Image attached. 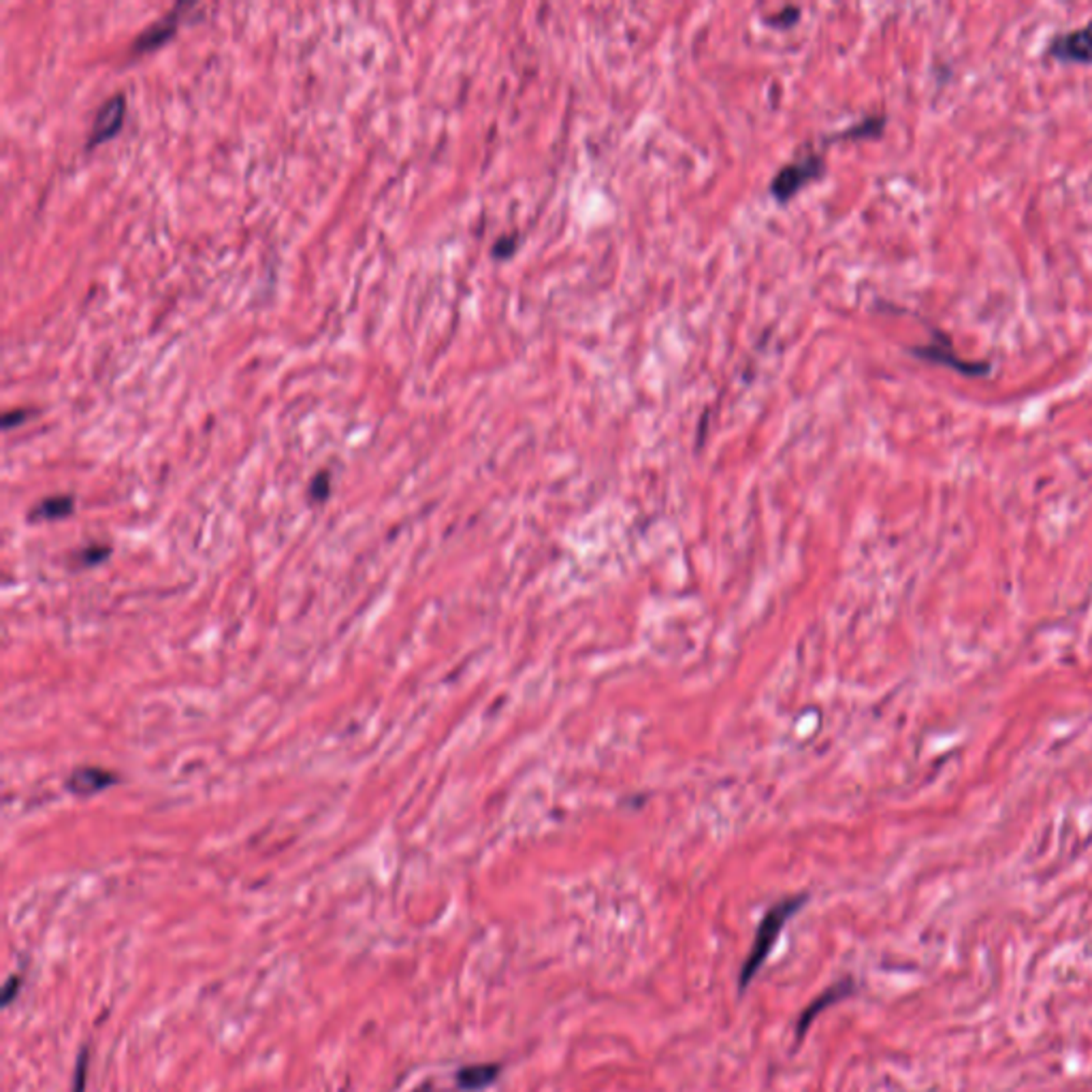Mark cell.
Masks as SVG:
<instances>
[{"label": "cell", "mask_w": 1092, "mask_h": 1092, "mask_svg": "<svg viewBox=\"0 0 1092 1092\" xmlns=\"http://www.w3.org/2000/svg\"><path fill=\"white\" fill-rule=\"evenodd\" d=\"M807 902V894H801V896H792V899H786L777 902V905H773L771 909L766 911V915L762 917V922H759L758 930H756V941H753V947L747 956V960H745V965L741 967V973H738V990L741 994L747 990V986L753 982V977L758 975L759 967L764 965L768 956H771L774 943H777L783 929H786V924L789 917H792L796 911H801V907Z\"/></svg>", "instance_id": "cell-1"}, {"label": "cell", "mask_w": 1092, "mask_h": 1092, "mask_svg": "<svg viewBox=\"0 0 1092 1092\" xmlns=\"http://www.w3.org/2000/svg\"><path fill=\"white\" fill-rule=\"evenodd\" d=\"M911 352L920 359L926 361V363H935V365H945V367H952L956 372L960 374H967V376H986L992 369V365L988 361H969V359H962L958 352L954 350V344L950 337L945 333H941V331H932V342L926 344V346H915V348H911Z\"/></svg>", "instance_id": "cell-2"}, {"label": "cell", "mask_w": 1092, "mask_h": 1092, "mask_svg": "<svg viewBox=\"0 0 1092 1092\" xmlns=\"http://www.w3.org/2000/svg\"><path fill=\"white\" fill-rule=\"evenodd\" d=\"M1048 56L1065 64H1092V20L1054 36L1048 43Z\"/></svg>", "instance_id": "cell-3"}, {"label": "cell", "mask_w": 1092, "mask_h": 1092, "mask_svg": "<svg viewBox=\"0 0 1092 1092\" xmlns=\"http://www.w3.org/2000/svg\"><path fill=\"white\" fill-rule=\"evenodd\" d=\"M824 169V161L815 154H809L804 161H798L787 164V167H783L777 176H774L773 184H771V191L774 197H779L781 201H786L792 197V194L801 188L804 182H809L815 176H819Z\"/></svg>", "instance_id": "cell-4"}, {"label": "cell", "mask_w": 1092, "mask_h": 1092, "mask_svg": "<svg viewBox=\"0 0 1092 1092\" xmlns=\"http://www.w3.org/2000/svg\"><path fill=\"white\" fill-rule=\"evenodd\" d=\"M124 109H126V103H124L122 94L111 96V99L103 105V107L99 109V114H96V118H94L92 133H90V146H96V143L107 141L111 135L118 131L120 124H122Z\"/></svg>", "instance_id": "cell-5"}, {"label": "cell", "mask_w": 1092, "mask_h": 1092, "mask_svg": "<svg viewBox=\"0 0 1092 1092\" xmlns=\"http://www.w3.org/2000/svg\"><path fill=\"white\" fill-rule=\"evenodd\" d=\"M851 992H854V986H851V982H841V984L830 986V988H826L822 994H819V997L815 1000H813V1003L807 1009H804L801 1018H798L796 1037L802 1039L804 1033H807V1028L811 1027V1022L815 1020L817 1015L822 1014L826 1007H830L832 1003H837V1000L849 997Z\"/></svg>", "instance_id": "cell-6"}, {"label": "cell", "mask_w": 1092, "mask_h": 1092, "mask_svg": "<svg viewBox=\"0 0 1092 1092\" xmlns=\"http://www.w3.org/2000/svg\"><path fill=\"white\" fill-rule=\"evenodd\" d=\"M114 783H116L114 773H107V771H103V768H96V766H84V768H78V771L71 774L66 787H69L75 796H92L96 792H101V789H105V787L114 786Z\"/></svg>", "instance_id": "cell-7"}, {"label": "cell", "mask_w": 1092, "mask_h": 1092, "mask_svg": "<svg viewBox=\"0 0 1092 1092\" xmlns=\"http://www.w3.org/2000/svg\"><path fill=\"white\" fill-rule=\"evenodd\" d=\"M177 11H182V5H179L176 11H169L167 15H164L163 20H158L156 24H152V26H149V28L143 30L141 36H139V41L135 43V50L143 51V50L156 48V45H161V43L167 41L169 36H171L173 30H176V24H177Z\"/></svg>", "instance_id": "cell-8"}, {"label": "cell", "mask_w": 1092, "mask_h": 1092, "mask_svg": "<svg viewBox=\"0 0 1092 1092\" xmlns=\"http://www.w3.org/2000/svg\"><path fill=\"white\" fill-rule=\"evenodd\" d=\"M500 1075V1065L487 1063V1065H472L463 1067L457 1073V1084L463 1090H483L489 1084H493Z\"/></svg>", "instance_id": "cell-9"}, {"label": "cell", "mask_w": 1092, "mask_h": 1092, "mask_svg": "<svg viewBox=\"0 0 1092 1092\" xmlns=\"http://www.w3.org/2000/svg\"><path fill=\"white\" fill-rule=\"evenodd\" d=\"M73 512V497L58 495L48 497L39 503V508L33 512L35 518H45V521H54V518H63Z\"/></svg>", "instance_id": "cell-10"}, {"label": "cell", "mask_w": 1092, "mask_h": 1092, "mask_svg": "<svg viewBox=\"0 0 1092 1092\" xmlns=\"http://www.w3.org/2000/svg\"><path fill=\"white\" fill-rule=\"evenodd\" d=\"M310 491H312V500H316V502L325 500V497L329 495V474H325V472L319 474V476L312 480Z\"/></svg>", "instance_id": "cell-11"}, {"label": "cell", "mask_w": 1092, "mask_h": 1092, "mask_svg": "<svg viewBox=\"0 0 1092 1092\" xmlns=\"http://www.w3.org/2000/svg\"><path fill=\"white\" fill-rule=\"evenodd\" d=\"M20 986H21V973H20V975H13V977L9 979V982H7V986H5V997H3V1005H5V1007L9 1005V1003H11V999L15 997V994L20 992Z\"/></svg>", "instance_id": "cell-12"}, {"label": "cell", "mask_w": 1092, "mask_h": 1092, "mask_svg": "<svg viewBox=\"0 0 1092 1092\" xmlns=\"http://www.w3.org/2000/svg\"><path fill=\"white\" fill-rule=\"evenodd\" d=\"M515 246H517V244H515V239H512V237H502L500 242L495 244V248H493V254H495V256H508L512 250H515Z\"/></svg>", "instance_id": "cell-13"}, {"label": "cell", "mask_w": 1092, "mask_h": 1092, "mask_svg": "<svg viewBox=\"0 0 1092 1092\" xmlns=\"http://www.w3.org/2000/svg\"><path fill=\"white\" fill-rule=\"evenodd\" d=\"M107 553H109V548H105V546H94V548H88V551H84V561H86V563L101 561V560H105V557H107Z\"/></svg>", "instance_id": "cell-14"}, {"label": "cell", "mask_w": 1092, "mask_h": 1092, "mask_svg": "<svg viewBox=\"0 0 1092 1092\" xmlns=\"http://www.w3.org/2000/svg\"><path fill=\"white\" fill-rule=\"evenodd\" d=\"M24 418H26V412H24V410H13V412H7V414H5V418H3L5 429H11V427H15V425H18V423H21V420H24Z\"/></svg>", "instance_id": "cell-15"}]
</instances>
